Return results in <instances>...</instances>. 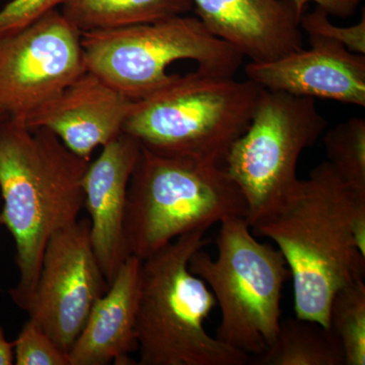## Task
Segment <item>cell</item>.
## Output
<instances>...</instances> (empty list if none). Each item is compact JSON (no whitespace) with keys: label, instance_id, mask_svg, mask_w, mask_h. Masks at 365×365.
<instances>
[{"label":"cell","instance_id":"cell-19","mask_svg":"<svg viewBox=\"0 0 365 365\" xmlns=\"http://www.w3.org/2000/svg\"><path fill=\"white\" fill-rule=\"evenodd\" d=\"M327 162L354 188L365 191V119L353 117L323 134Z\"/></svg>","mask_w":365,"mask_h":365},{"label":"cell","instance_id":"cell-5","mask_svg":"<svg viewBox=\"0 0 365 365\" xmlns=\"http://www.w3.org/2000/svg\"><path fill=\"white\" fill-rule=\"evenodd\" d=\"M247 215L245 197L223 165L165 157L141 146L125 208L130 255L144 260L182 235Z\"/></svg>","mask_w":365,"mask_h":365},{"label":"cell","instance_id":"cell-7","mask_svg":"<svg viewBox=\"0 0 365 365\" xmlns=\"http://www.w3.org/2000/svg\"><path fill=\"white\" fill-rule=\"evenodd\" d=\"M86 71L132 101L167 86L170 64L194 61L197 71L235 78L244 57L209 32L197 16H173L110 30L81 33Z\"/></svg>","mask_w":365,"mask_h":365},{"label":"cell","instance_id":"cell-23","mask_svg":"<svg viewBox=\"0 0 365 365\" xmlns=\"http://www.w3.org/2000/svg\"><path fill=\"white\" fill-rule=\"evenodd\" d=\"M300 16L307 11V6L314 2L318 6L323 7L330 16L339 18H349L356 13L362 0H294Z\"/></svg>","mask_w":365,"mask_h":365},{"label":"cell","instance_id":"cell-14","mask_svg":"<svg viewBox=\"0 0 365 365\" xmlns=\"http://www.w3.org/2000/svg\"><path fill=\"white\" fill-rule=\"evenodd\" d=\"M209 32L250 62L265 63L304 48L294 0H192Z\"/></svg>","mask_w":365,"mask_h":365},{"label":"cell","instance_id":"cell-18","mask_svg":"<svg viewBox=\"0 0 365 365\" xmlns=\"http://www.w3.org/2000/svg\"><path fill=\"white\" fill-rule=\"evenodd\" d=\"M330 329L339 338L345 365L365 364V282L357 280L335 294Z\"/></svg>","mask_w":365,"mask_h":365},{"label":"cell","instance_id":"cell-20","mask_svg":"<svg viewBox=\"0 0 365 365\" xmlns=\"http://www.w3.org/2000/svg\"><path fill=\"white\" fill-rule=\"evenodd\" d=\"M16 365H69L68 354L29 319L14 342Z\"/></svg>","mask_w":365,"mask_h":365},{"label":"cell","instance_id":"cell-3","mask_svg":"<svg viewBox=\"0 0 365 365\" xmlns=\"http://www.w3.org/2000/svg\"><path fill=\"white\" fill-rule=\"evenodd\" d=\"M207 230L182 235L143 260L136 333L140 365H244L250 356L209 335L206 319L217 304L190 270L208 244Z\"/></svg>","mask_w":365,"mask_h":365},{"label":"cell","instance_id":"cell-16","mask_svg":"<svg viewBox=\"0 0 365 365\" xmlns=\"http://www.w3.org/2000/svg\"><path fill=\"white\" fill-rule=\"evenodd\" d=\"M193 7L192 0H66L61 14L85 33L165 20Z\"/></svg>","mask_w":365,"mask_h":365},{"label":"cell","instance_id":"cell-6","mask_svg":"<svg viewBox=\"0 0 365 365\" xmlns=\"http://www.w3.org/2000/svg\"><path fill=\"white\" fill-rule=\"evenodd\" d=\"M220 225L217 257L199 250L190 259V270L207 284L220 307L215 337L260 356L277 336L290 272L279 250L258 241L246 218L230 217Z\"/></svg>","mask_w":365,"mask_h":365},{"label":"cell","instance_id":"cell-1","mask_svg":"<svg viewBox=\"0 0 365 365\" xmlns=\"http://www.w3.org/2000/svg\"><path fill=\"white\" fill-rule=\"evenodd\" d=\"M275 242L294 283L295 317L330 329L335 294L365 275V191L327 160L252 227Z\"/></svg>","mask_w":365,"mask_h":365},{"label":"cell","instance_id":"cell-2","mask_svg":"<svg viewBox=\"0 0 365 365\" xmlns=\"http://www.w3.org/2000/svg\"><path fill=\"white\" fill-rule=\"evenodd\" d=\"M90 162L48 129L0 120V225L16 242L20 280L9 294L24 311L35 294L46 245L55 232L78 222L85 207L81 181Z\"/></svg>","mask_w":365,"mask_h":365},{"label":"cell","instance_id":"cell-21","mask_svg":"<svg viewBox=\"0 0 365 365\" xmlns=\"http://www.w3.org/2000/svg\"><path fill=\"white\" fill-rule=\"evenodd\" d=\"M330 14L323 7L317 6L314 11L304 13L300 18L302 33L309 39L331 41L344 46L350 51L365 55V16L359 23L350 26H337L331 21Z\"/></svg>","mask_w":365,"mask_h":365},{"label":"cell","instance_id":"cell-10","mask_svg":"<svg viewBox=\"0 0 365 365\" xmlns=\"http://www.w3.org/2000/svg\"><path fill=\"white\" fill-rule=\"evenodd\" d=\"M90 228V220H78L50 237L26 311L67 354L109 288L91 248Z\"/></svg>","mask_w":365,"mask_h":365},{"label":"cell","instance_id":"cell-13","mask_svg":"<svg viewBox=\"0 0 365 365\" xmlns=\"http://www.w3.org/2000/svg\"><path fill=\"white\" fill-rule=\"evenodd\" d=\"M141 146L122 132L103 146L83 178L85 207L90 215L91 248L108 284L130 256L124 230L127 192Z\"/></svg>","mask_w":365,"mask_h":365},{"label":"cell","instance_id":"cell-12","mask_svg":"<svg viewBox=\"0 0 365 365\" xmlns=\"http://www.w3.org/2000/svg\"><path fill=\"white\" fill-rule=\"evenodd\" d=\"M309 42V49L274 61L249 62L247 78L265 90L365 107V55L331 41Z\"/></svg>","mask_w":365,"mask_h":365},{"label":"cell","instance_id":"cell-4","mask_svg":"<svg viewBox=\"0 0 365 365\" xmlns=\"http://www.w3.org/2000/svg\"><path fill=\"white\" fill-rule=\"evenodd\" d=\"M261 86L200 71L133 101L123 133L165 157L223 165L248 128Z\"/></svg>","mask_w":365,"mask_h":365},{"label":"cell","instance_id":"cell-9","mask_svg":"<svg viewBox=\"0 0 365 365\" xmlns=\"http://www.w3.org/2000/svg\"><path fill=\"white\" fill-rule=\"evenodd\" d=\"M86 71L81 31L50 11L0 37V113L23 121Z\"/></svg>","mask_w":365,"mask_h":365},{"label":"cell","instance_id":"cell-24","mask_svg":"<svg viewBox=\"0 0 365 365\" xmlns=\"http://www.w3.org/2000/svg\"><path fill=\"white\" fill-rule=\"evenodd\" d=\"M14 364V343L9 342L6 340L4 328L0 326V365H11Z\"/></svg>","mask_w":365,"mask_h":365},{"label":"cell","instance_id":"cell-15","mask_svg":"<svg viewBox=\"0 0 365 365\" xmlns=\"http://www.w3.org/2000/svg\"><path fill=\"white\" fill-rule=\"evenodd\" d=\"M143 260L130 255L96 302L83 331L68 353L69 365L135 364L136 317Z\"/></svg>","mask_w":365,"mask_h":365},{"label":"cell","instance_id":"cell-22","mask_svg":"<svg viewBox=\"0 0 365 365\" xmlns=\"http://www.w3.org/2000/svg\"><path fill=\"white\" fill-rule=\"evenodd\" d=\"M66 0H11L0 11V37L23 30Z\"/></svg>","mask_w":365,"mask_h":365},{"label":"cell","instance_id":"cell-17","mask_svg":"<svg viewBox=\"0 0 365 365\" xmlns=\"http://www.w3.org/2000/svg\"><path fill=\"white\" fill-rule=\"evenodd\" d=\"M259 365H345L339 338L309 319H281L273 344L255 360Z\"/></svg>","mask_w":365,"mask_h":365},{"label":"cell","instance_id":"cell-8","mask_svg":"<svg viewBox=\"0 0 365 365\" xmlns=\"http://www.w3.org/2000/svg\"><path fill=\"white\" fill-rule=\"evenodd\" d=\"M328 122L316 98L262 88L248 128L228 153L225 169L247 203L251 227L282 203L297 182L300 155Z\"/></svg>","mask_w":365,"mask_h":365},{"label":"cell","instance_id":"cell-25","mask_svg":"<svg viewBox=\"0 0 365 365\" xmlns=\"http://www.w3.org/2000/svg\"><path fill=\"white\" fill-rule=\"evenodd\" d=\"M6 118H7L6 115L2 114V113H0V120L6 119Z\"/></svg>","mask_w":365,"mask_h":365},{"label":"cell","instance_id":"cell-11","mask_svg":"<svg viewBox=\"0 0 365 365\" xmlns=\"http://www.w3.org/2000/svg\"><path fill=\"white\" fill-rule=\"evenodd\" d=\"M133 101L86 71L58 95L23 120L28 128H46L78 157L93 151L123 131Z\"/></svg>","mask_w":365,"mask_h":365}]
</instances>
